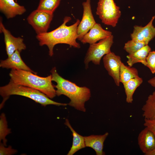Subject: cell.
Masks as SVG:
<instances>
[{"instance_id": "6da1fadb", "label": "cell", "mask_w": 155, "mask_h": 155, "mask_svg": "<svg viewBox=\"0 0 155 155\" xmlns=\"http://www.w3.org/2000/svg\"><path fill=\"white\" fill-rule=\"evenodd\" d=\"M71 20L70 17L66 16L63 19V23L56 29L36 36L40 46L46 45L48 47L50 56L53 55V48L58 44H67L71 47L76 48L80 47V44L76 41L77 28L80 21L77 19L75 23L67 26L66 24Z\"/></svg>"}, {"instance_id": "7a4b0ae2", "label": "cell", "mask_w": 155, "mask_h": 155, "mask_svg": "<svg viewBox=\"0 0 155 155\" xmlns=\"http://www.w3.org/2000/svg\"><path fill=\"white\" fill-rule=\"evenodd\" d=\"M50 72L52 81L57 83L56 85H54L55 88L57 89L56 95L66 96L70 100L68 105L78 110L86 112L85 103L91 96L90 90L86 86H79L75 83L63 78L58 73L55 67H53Z\"/></svg>"}, {"instance_id": "3957f363", "label": "cell", "mask_w": 155, "mask_h": 155, "mask_svg": "<svg viewBox=\"0 0 155 155\" xmlns=\"http://www.w3.org/2000/svg\"><path fill=\"white\" fill-rule=\"evenodd\" d=\"M9 75L14 83L28 86L41 92L52 99L56 96V90L52 81L51 74L45 77L37 75L29 71L11 69Z\"/></svg>"}, {"instance_id": "277c9868", "label": "cell", "mask_w": 155, "mask_h": 155, "mask_svg": "<svg viewBox=\"0 0 155 155\" xmlns=\"http://www.w3.org/2000/svg\"><path fill=\"white\" fill-rule=\"evenodd\" d=\"M0 94L3 99L1 105L12 95H20L28 98L44 106L49 105L57 106H66L68 105V104L54 101L39 90L28 86L15 84L11 80L8 84L0 87Z\"/></svg>"}, {"instance_id": "5b68a950", "label": "cell", "mask_w": 155, "mask_h": 155, "mask_svg": "<svg viewBox=\"0 0 155 155\" xmlns=\"http://www.w3.org/2000/svg\"><path fill=\"white\" fill-rule=\"evenodd\" d=\"M96 14L104 24L115 27L121 13L114 0H99Z\"/></svg>"}, {"instance_id": "8992f818", "label": "cell", "mask_w": 155, "mask_h": 155, "mask_svg": "<svg viewBox=\"0 0 155 155\" xmlns=\"http://www.w3.org/2000/svg\"><path fill=\"white\" fill-rule=\"evenodd\" d=\"M113 43L112 35L100 40L97 43L90 44L84 60L85 68H88L90 61L95 65H99L102 58L111 52V48Z\"/></svg>"}, {"instance_id": "52a82bcc", "label": "cell", "mask_w": 155, "mask_h": 155, "mask_svg": "<svg viewBox=\"0 0 155 155\" xmlns=\"http://www.w3.org/2000/svg\"><path fill=\"white\" fill-rule=\"evenodd\" d=\"M53 16V13L36 9L30 14L27 20L38 35L47 32Z\"/></svg>"}, {"instance_id": "ba28073f", "label": "cell", "mask_w": 155, "mask_h": 155, "mask_svg": "<svg viewBox=\"0 0 155 155\" xmlns=\"http://www.w3.org/2000/svg\"><path fill=\"white\" fill-rule=\"evenodd\" d=\"M83 8L82 20L78 26V39L80 40L96 24L92 13L91 0H86L82 3Z\"/></svg>"}, {"instance_id": "9c48e42d", "label": "cell", "mask_w": 155, "mask_h": 155, "mask_svg": "<svg viewBox=\"0 0 155 155\" xmlns=\"http://www.w3.org/2000/svg\"><path fill=\"white\" fill-rule=\"evenodd\" d=\"M0 31L4 35L5 49L8 57L11 56L16 51L21 52L25 50L26 46L23 42V39L20 37H16L6 29L0 20Z\"/></svg>"}, {"instance_id": "30bf717a", "label": "cell", "mask_w": 155, "mask_h": 155, "mask_svg": "<svg viewBox=\"0 0 155 155\" xmlns=\"http://www.w3.org/2000/svg\"><path fill=\"white\" fill-rule=\"evenodd\" d=\"M104 66L108 74L113 79L116 85H120V71L122 63L120 57L111 52L103 59Z\"/></svg>"}, {"instance_id": "8fae6325", "label": "cell", "mask_w": 155, "mask_h": 155, "mask_svg": "<svg viewBox=\"0 0 155 155\" xmlns=\"http://www.w3.org/2000/svg\"><path fill=\"white\" fill-rule=\"evenodd\" d=\"M155 16L152 17L150 22L144 26H135L131 34V39L144 43L146 45L155 36V28L152 23Z\"/></svg>"}, {"instance_id": "7c38bea8", "label": "cell", "mask_w": 155, "mask_h": 155, "mask_svg": "<svg viewBox=\"0 0 155 155\" xmlns=\"http://www.w3.org/2000/svg\"><path fill=\"white\" fill-rule=\"evenodd\" d=\"M137 142L140 150L145 155L155 149V135L147 127L139 133Z\"/></svg>"}, {"instance_id": "4fadbf2b", "label": "cell", "mask_w": 155, "mask_h": 155, "mask_svg": "<svg viewBox=\"0 0 155 155\" xmlns=\"http://www.w3.org/2000/svg\"><path fill=\"white\" fill-rule=\"evenodd\" d=\"M111 35V32L104 30L100 24L96 23L80 41L83 44L88 43L90 44Z\"/></svg>"}, {"instance_id": "5bb4252c", "label": "cell", "mask_w": 155, "mask_h": 155, "mask_svg": "<svg viewBox=\"0 0 155 155\" xmlns=\"http://www.w3.org/2000/svg\"><path fill=\"white\" fill-rule=\"evenodd\" d=\"M0 10L8 19L22 15L26 11L24 6L14 0H0Z\"/></svg>"}, {"instance_id": "9a60e30c", "label": "cell", "mask_w": 155, "mask_h": 155, "mask_svg": "<svg viewBox=\"0 0 155 155\" xmlns=\"http://www.w3.org/2000/svg\"><path fill=\"white\" fill-rule=\"evenodd\" d=\"M20 52L16 51L11 56L4 60H1L0 67L3 68L20 69L36 73L32 70L24 62L21 58Z\"/></svg>"}, {"instance_id": "2e32d148", "label": "cell", "mask_w": 155, "mask_h": 155, "mask_svg": "<svg viewBox=\"0 0 155 155\" xmlns=\"http://www.w3.org/2000/svg\"><path fill=\"white\" fill-rule=\"evenodd\" d=\"M108 134L109 133L106 132L102 135H91L84 136L86 147L93 149L96 155H105L103 150L104 143Z\"/></svg>"}, {"instance_id": "e0dca14e", "label": "cell", "mask_w": 155, "mask_h": 155, "mask_svg": "<svg viewBox=\"0 0 155 155\" xmlns=\"http://www.w3.org/2000/svg\"><path fill=\"white\" fill-rule=\"evenodd\" d=\"M150 51V47L148 45H146L135 53L127 55V57L128 59L127 63L130 67H132L134 64L138 63H141L146 66L147 64L146 58Z\"/></svg>"}, {"instance_id": "ac0fdd59", "label": "cell", "mask_w": 155, "mask_h": 155, "mask_svg": "<svg viewBox=\"0 0 155 155\" xmlns=\"http://www.w3.org/2000/svg\"><path fill=\"white\" fill-rule=\"evenodd\" d=\"M64 124L71 130L73 137L72 146L67 155H73L79 150L86 147L84 136L80 135L73 129L67 119H65Z\"/></svg>"}, {"instance_id": "d6986e66", "label": "cell", "mask_w": 155, "mask_h": 155, "mask_svg": "<svg viewBox=\"0 0 155 155\" xmlns=\"http://www.w3.org/2000/svg\"><path fill=\"white\" fill-rule=\"evenodd\" d=\"M142 78L139 77L132 78L123 84L126 96L127 102L131 103L133 100V94L137 88L143 82Z\"/></svg>"}, {"instance_id": "ffe728a7", "label": "cell", "mask_w": 155, "mask_h": 155, "mask_svg": "<svg viewBox=\"0 0 155 155\" xmlns=\"http://www.w3.org/2000/svg\"><path fill=\"white\" fill-rule=\"evenodd\" d=\"M142 110L144 119L155 120V91L148 96Z\"/></svg>"}, {"instance_id": "44dd1931", "label": "cell", "mask_w": 155, "mask_h": 155, "mask_svg": "<svg viewBox=\"0 0 155 155\" xmlns=\"http://www.w3.org/2000/svg\"><path fill=\"white\" fill-rule=\"evenodd\" d=\"M137 70L135 68L125 65L122 63L120 71V82L122 84L131 79L139 77Z\"/></svg>"}, {"instance_id": "7402d4cb", "label": "cell", "mask_w": 155, "mask_h": 155, "mask_svg": "<svg viewBox=\"0 0 155 155\" xmlns=\"http://www.w3.org/2000/svg\"><path fill=\"white\" fill-rule=\"evenodd\" d=\"M11 133V129L8 128L6 115L2 113L0 116V142L7 146V136Z\"/></svg>"}, {"instance_id": "603a6c76", "label": "cell", "mask_w": 155, "mask_h": 155, "mask_svg": "<svg viewBox=\"0 0 155 155\" xmlns=\"http://www.w3.org/2000/svg\"><path fill=\"white\" fill-rule=\"evenodd\" d=\"M61 0H40L37 9L53 13Z\"/></svg>"}, {"instance_id": "cb8c5ba5", "label": "cell", "mask_w": 155, "mask_h": 155, "mask_svg": "<svg viewBox=\"0 0 155 155\" xmlns=\"http://www.w3.org/2000/svg\"><path fill=\"white\" fill-rule=\"evenodd\" d=\"M146 45L144 42L131 39L125 44L124 49L129 55H130L137 52Z\"/></svg>"}, {"instance_id": "d4e9b609", "label": "cell", "mask_w": 155, "mask_h": 155, "mask_svg": "<svg viewBox=\"0 0 155 155\" xmlns=\"http://www.w3.org/2000/svg\"><path fill=\"white\" fill-rule=\"evenodd\" d=\"M147 67L151 73H155V51H150L148 53L146 59Z\"/></svg>"}, {"instance_id": "484cf974", "label": "cell", "mask_w": 155, "mask_h": 155, "mask_svg": "<svg viewBox=\"0 0 155 155\" xmlns=\"http://www.w3.org/2000/svg\"><path fill=\"white\" fill-rule=\"evenodd\" d=\"M5 146L2 143L0 144V155H11L15 154L18 152V151L12 148L11 146L8 147Z\"/></svg>"}, {"instance_id": "4316f807", "label": "cell", "mask_w": 155, "mask_h": 155, "mask_svg": "<svg viewBox=\"0 0 155 155\" xmlns=\"http://www.w3.org/2000/svg\"><path fill=\"white\" fill-rule=\"evenodd\" d=\"M144 125L151 131L155 135V120H150L144 119Z\"/></svg>"}, {"instance_id": "83f0119b", "label": "cell", "mask_w": 155, "mask_h": 155, "mask_svg": "<svg viewBox=\"0 0 155 155\" xmlns=\"http://www.w3.org/2000/svg\"><path fill=\"white\" fill-rule=\"evenodd\" d=\"M148 82L152 86L155 88V77L149 80Z\"/></svg>"}, {"instance_id": "f1b7e54d", "label": "cell", "mask_w": 155, "mask_h": 155, "mask_svg": "<svg viewBox=\"0 0 155 155\" xmlns=\"http://www.w3.org/2000/svg\"><path fill=\"white\" fill-rule=\"evenodd\" d=\"M146 155H155V149L148 153Z\"/></svg>"}]
</instances>
